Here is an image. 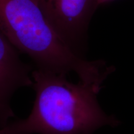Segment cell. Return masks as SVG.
I'll list each match as a JSON object with an SVG mask.
<instances>
[{
	"mask_svg": "<svg viewBox=\"0 0 134 134\" xmlns=\"http://www.w3.org/2000/svg\"><path fill=\"white\" fill-rule=\"evenodd\" d=\"M0 31L20 53L27 55L37 69L67 75L96 86L114 71L103 60L80 57L58 36L36 0H0Z\"/></svg>",
	"mask_w": 134,
	"mask_h": 134,
	"instance_id": "7a4b0ae2",
	"label": "cell"
},
{
	"mask_svg": "<svg viewBox=\"0 0 134 134\" xmlns=\"http://www.w3.org/2000/svg\"><path fill=\"white\" fill-rule=\"evenodd\" d=\"M32 78L36 98L31 113L0 129V134H93L102 127L120 124L98 103L103 87L73 83L66 75L37 68Z\"/></svg>",
	"mask_w": 134,
	"mask_h": 134,
	"instance_id": "6da1fadb",
	"label": "cell"
},
{
	"mask_svg": "<svg viewBox=\"0 0 134 134\" xmlns=\"http://www.w3.org/2000/svg\"><path fill=\"white\" fill-rule=\"evenodd\" d=\"M99 6H101V5H104L107 4V3L111 2V1H114V0H98Z\"/></svg>",
	"mask_w": 134,
	"mask_h": 134,
	"instance_id": "5b68a950",
	"label": "cell"
},
{
	"mask_svg": "<svg viewBox=\"0 0 134 134\" xmlns=\"http://www.w3.org/2000/svg\"><path fill=\"white\" fill-rule=\"evenodd\" d=\"M19 53L0 31V129L15 116L11 105L14 94L32 86V68L21 60Z\"/></svg>",
	"mask_w": 134,
	"mask_h": 134,
	"instance_id": "277c9868",
	"label": "cell"
},
{
	"mask_svg": "<svg viewBox=\"0 0 134 134\" xmlns=\"http://www.w3.org/2000/svg\"><path fill=\"white\" fill-rule=\"evenodd\" d=\"M36 1L64 42L77 55L85 58L87 32L92 17L99 6L98 0Z\"/></svg>",
	"mask_w": 134,
	"mask_h": 134,
	"instance_id": "3957f363",
	"label": "cell"
}]
</instances>
